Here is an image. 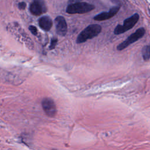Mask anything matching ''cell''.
I'll return each instance as SVG.
<instances>
[{"instance_id":"obj_1","label":"cell","mask_w":150,"mask_h":150,"mask_svg":"<svg viewBox=\"0 0 150 150\" xmlns=\"http://www.w3.org/2000/svg\"><path fill=\"white\" fill-rule=\"evenodd\" d=\"M101 27L98 24H91L83 29L78 35L76 40L77 43H84L88 39L97 36L101 31Z\"/></svg>"},{"instance_id":"obj_2","label":"cell","mask_w":150,"mask_h":150,"mask_svg":"<svg viewBox=\"0 0 150 150\" xmlns=\"http://www.w3.org/2000/svg\"><path fill=\"white\" fill-rule=\"evenodd\" d=\"M95 6L87 2H79L74 4H70L66 8V11L67 13H84L88 12L94 9Z\"/></svg>"},{"instance_id":"obj_3","label":"cell","mask_w":150,"mask_h":150,"mask_svg":"<svg viewBox=\"0 0 150 150\" xmlns=\"http://www.w3.org/2000/svg\"><path fill=\"white\" fill-rule=\"evenodd\" d=\"M139 15L138 13H135L129 18H127L124 20L123 25H118L115 27L114 31V33L115 35H120L131 29L137 23Z\"/></svg>"},{"instance_id":"obj_4","label":"cell","mask_w":150,"mask_h":150,"mask_svg":"<svg viewBox=\"0 0 150 150\" xmlns=\"http://www.w3.org/2000/svg\"><path fill=\"white\" fill-rule=\"evenodd\" d=\"M145 33V30L144 28H140L138 29L134 33H132L128 36L124 41L119 44L117 47L118 50H122L128 47L131 44L137 41L138 39L144 36Z\"/></svg>"},{"instance_id":"obj_5","label":"cell","mask_w":150,"mask_h":150,"mask_svg":"<svg viewBox=\"0 0 150 150\" xmlns=\"http://www.w3.org/2000/svg\"><path fill=\"white\" fill-rule=\"evenodd\" d=\"M42 107L45 114L50 117H53L57 112L56 105L54 101L48 97H45L42 100Z\"/></svg>"},{"instance_id":"obj_6","label":"cell","mask_w":150,"mask_h":150,"mask_svg":"<svg viewBox=\"0 0 150 150\" xmlns=\"http://www.w3.org/2000/svg\"><path fill=\"white\" fill-rule=\"evenodd\" d=\"M54 23L57 33L60 36H65L67 31V26L64 18L62 16H57L54 19Z\"/></svg>"},{"instance_id":"obj_7","label":"cell","mask_w":150,"mask_h":150,"mask_svg":"<svg viewBox=\"0 0 150 150\" xmlns=\"http://www.w3.org/2000/svg\"><path fill=\"white\" fill-rule=\"evenodd\" d=\"M120 6H115L112 7L108 12H103L98 15H96L94 17V19L96 21H101L108 19L112 17H113L115 15L117 14L118 11L120 9Z\"/></svg>"},{"instance_id":"obj_8","label":"cell","mask_w":150,"mask_h":150,"mask_svg":"<svg viewBox=\"0 0 150 150\" xmlns=\"http://www.w3.org/2000/svg\"><path fill=\"white\" fill-rule=\"evenodd\" d=\"M47 9L43 7L39 4L33 1L29 6V11L32 14L35 16H39L42 13L46 12Z\"/></svg>"},{"instance_id":"obj_9","label":"cell","mask_w":150,"mask_h":150,"mask_svg":"<svg viewBox=\"0 0 150 150\" xmlns=\"http://www.w3.org/2000/svg\"><path fill=\"white\" fill-rule=\"evenodd\" d=\"M38 23L41 29L45 31H49L52 26V21L49 16H43L39 18Z\"/></svg>"},{"instance_id":"obj_10","label":"cell","mask_w":150,"mask_h":150,"mask_svg":"<svg viewBox=\"0 0 150 150\" xmlns=\"http://www.w3.org/2000/svg\"><path fill=\"white\" fill-rule=\"evenodd\" d=\"M142 56L144 60H148L150 59V45L143 47L142 49Z\"/></svg>"},{"instance_id":"obj_11","label":"cell","mask_w":150,"mask_h":150,"mask_svg":"<svg viewBox=\"0 0 150 150\" xmlns=\"http://www.w3.org/2000/svg\"><path fill=\"white\" fill-rule=\"evenodd\" d=\"M57 43V39L53 38L51 39V42H50V44L49 46V49L50 50H53L55 48V47L56 46Z\"/></svg>"},{"instance_id":"obj_12","label":"cell","mask_w":150,"mask_h":150,"mask_svg":"<svg viewBox=\"0 0 150 150\" xmlns=\"http://www.w3.org/2000/svg\"><path fill=\"white\" fill-rule=\"evenodd\" d=\"M29 30L30 31V32L34 35H37L38 34V30H37V28L33 26V25H30L29 26Z\"/></svg>"},{"instance_id":"obj_13","label":"cell","mask_w":150,"mask_h":150,"mask_svg":"<svg viewBox=\"0 0 150 150\" xmlns=\"http://www.w3.org/2000/svg\"><path fill=\"white\" fill-rule=\"evenodd\" d=\"M26 4L25 2H21L18 4V8L19 9H21V10L25 9L26 8Z\"/></svg>"},{"instance_id":"obj_14","label":"cell","mask_w":150,"mask_h":150,"mask_svg":"<svg viewBox=\"0 0 150 150\" xmlns=\"http://www.w3.org/2000/svg\"><path fill=\"white\" fill-rule=\"evenodd\" d=\"M33 1L39 4L40 5H41L43 7L46 8V5H45V1L44 0H33Z\"/></svg>"},{"instance_id":"obj_15","label":"cell","mask_w":150,"mask_h":150,"mask_svg":"<svg viewBox=\"0 0 150 150\" xmlns=\"http://www.w3.org/2000/svg\"><path fill=\"white\" fill-rule=\"evenodd\" d=\"M82 1L83 0H69L68 2H69V5H70V4H74L76 3L81 2V1Z\"/></svg>"},{"instance_id":"obj_16","label":"cell","mask_w":150,"mask_h":150,"mask_svg":"<svg viewBox=\"0 0 150 150\" xmlns=\"http://www.w3.org/2000/svg\"><path fill=\"white\" fill-rule=\"evenodd\" d=\"M52 150H57V149H52Z\"/></svg>"}]
</instances>
